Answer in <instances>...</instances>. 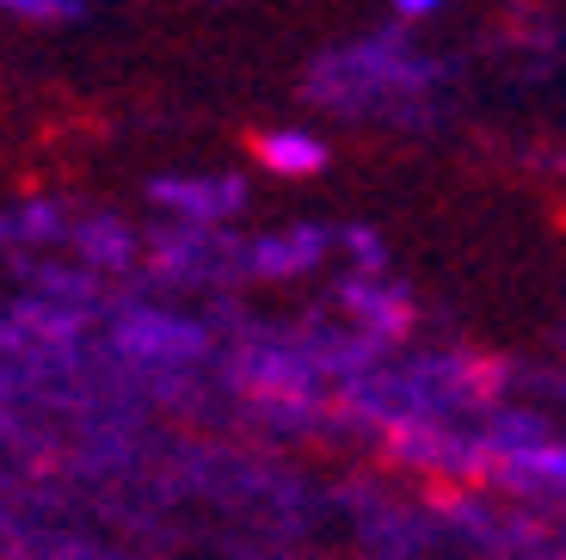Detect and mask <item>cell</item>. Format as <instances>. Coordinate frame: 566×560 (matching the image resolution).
Masks as SVG:
<instances>
[{
  "instance_id": "cell-1",
  "label": "cell",
  "mask_w": 566,
  "mask_h": 560,
  "mask_svg": "<svg viewBox=\"0 0 566 560\" xmlns=\"http://www.w3.org/2000/svg\"><path fill=\"white\" fill-rule=\"evenodd\" d=\"M259 160L271 173H321L326 148L321 136H302V129H271V136H259Z\"/></svg>"
},
{
  "instance_id": "cell-2",
  "label": "cell",
  "mask_w": 566,
  "mask_h": 560,
  "mask_svg": "<svg viewBox=\"0 0 566 560\" xmlns=\"http://www.w3.org/2000/svg\"><path fill=\"white\" fill-rule=\"evenodd\" d=\"M314 252H321V240H296V247H259V266L265 271H290V266H308Z\"/></svg>"
},
{
  "instance_id": "cell-4",
  "label": "cell",
  "mask_w": 566,
  "mask_h": 560,
  "mask_svg": "<svg viewBox=\"0 0 566 560\" xmlns=\"http://www.w3.org/2000/svg\"><path fill=\"white\" fill-rule=\"evenodd\" d=\"M400 13H431V7H443V0H395Z\"/></svg>"
},
{
  "instance_id": "cell-3",
  "label": "cell",
  "mask_w": 566,
  "mask_h": 560,
  "mask_svg": "<svg viewBox=\"0 0 566 560\" xmlns=\"http://www.w3.org/2000/svg\"><path fill=\"white\" fill-rule=\"evenodd\" d=\"M0 7L25 19H81V0H0Z\"/></svg>"
},
{
  "instance_id": "cell-5",
  "label": "cell",
  "mask_w": 566,
  "mask_h": 560,
  "mask_svg": "<svg viewBox=\"0 0 566 560\" xmlns=\"http://www.w3.org/2000/svg\"><path fill=\"white\" fill-rule=\"evenodd\" d=\"M542 468H554V475H566V456H542Z\"/></svg>"
}]
</instances>
